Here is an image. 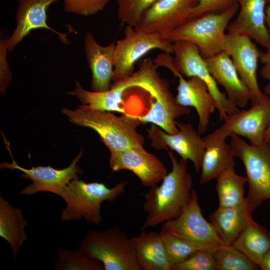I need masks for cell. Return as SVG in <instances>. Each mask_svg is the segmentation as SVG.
Masks as SVG:
<instances>
[{"label": "cell", "instance_id": "cell-33", "mask_svg": "<svg viewBox=\"0 0 270 270\" xmlns=\"http://www.w3.org/2000/svg\"><path fill=\"white\" fill-rule=\"evenodd\" d=\"M214 251L203 250L173 266L174 270H216Z\"/></svg>", "mask_w": 270, "mask_h": 270}, {"label": "cell", "instance_id": "cell-16", "mask_svg": "<svg viewBox=\"0 0 270 270\" xmlns=\"http://www.w3.org/2000/svg\"><path fill=\"white\" fill-rule=\"evenodd\" d=\"M60 0H18L16 26L6 43L8 51H12L24 38L34 30L44 28L55 33L65 44L70 42L68 37L52 28L47 22V13L50 6Z\"/></svg>", "mask_w": 270, "mask_h": 270}, {"label": "cell", "instance_id": "cell-4", "mask_svg": "<svg viewBox=\"0 0 270 270\" xmlns=\"http://www.w3.org/2000/svg\"><path fill=\"white\" fill-rule=\"evenodd\" d=\"M78 250L100 262L104 270H141L132 238L116 226L88 232Z\"/></svg>", "mask_w": 270, "mask_h": 270}, {"label": "cell", "instance_id": "cell-7", "mask_svg": "<svg viewBox=\"0 0 270 270\" xmlns=\"http://www.w3.org/2000/svg\"><path fill=\"white\" fill-rule=\"evenodd\" d=\"M156 49L173 54V43L160 34L144 32L134 27L126 26L124 38L115 43L112 80L114 82L131 75L135 64Z\"/></svg>", "mask_w": 270, "mask_h": 270}, {"label": "cell", "instance_id": "cell-8", "mask_svg": "<svg viewBox=\"0 0 270 270\" xmlns=\"http://www.w3.org/2000/svg\"><path fill=\"white\" fill-rule=\"evenodd\" d=\"M173 50L174 54L173 64L176 70L188 78L198 77L206 83L216 102L220 120L224 121L228 116L240 110L228 100L226 94L220 90L208 70L205 59L196 46L186 41H177L173 42Z\"/></svg>", "mask_w": 270, "mask_h": 270}, {"label": "cell", "instance_id": "cell-37", "mask_svg": "<svg viewBox=\"0 0 270 270\" xmlns=\"http://www.w3.org/2000/svg\"><path fill=\"white\" fill-rule=\"evenodd\" d=\"M266 22L270 34V6L266 9ZM264 52L262 50L260 60L262 64L260 71L262 76L265 80H270V48Z\"/></svg>", "mask_w": 270, "mask_h": 270}, {"label": "cell", "instance_id": "cell-21", "mask_svg": "<svg viewBox=\"0 0 270 270\" xmlns=\"http://www.w3.org/2000/svg\"><path fill=\"white\" fill-rule=\"evenodd\" d=\"M239 12L228 25V32L244 35L268 49L270 34L266 22V0H238Z\"/></svg>", "mask_w": 270, "mask_h": 270}, {"label": "cell", "instance_id": "cell-6", "mask_svg": "<svg viewBox=\"0 0 270 270\" xmlns=\"http://www.w3.org/2000/svg\"><path fill=\"white\" fill-rule=\"evenodd\" d=\"M239 9L238 4L224 12L190 18L168 38L172 42L186 41L196 46L204 59L223 50L225 30Z\"/></svg>", "mask_w": 270, "mask_h": 270}, {"label": "cell", "instance_id": "cell-1", "mask_svg": "<svg viewBox=\"0 0 270 270\" xmlns=\"http://www.w3.org/2000/svg\"><path fill=\"white\" fill-rule=\"evenodd\" d=\"M168 154L171 171L160 185L150 188L144 196L142 208L146 216L142 228L144 230L178 217L190 198L192 180L187 161L182 158L178 161L172 150Z\"/></svg>", "mask_w": 270, "mask_h": 270}, {"label": "cell", "instance_id": "cell-10", "mask_svg": "<svg viewBox=\"0 0 270 270\" xmlns=\"http://www.w3.org/2000/svg\"><path fill=\"white\" fill-rule=\"evenodd\" d=\"M12 162H4L0 163V168L17 170L22 172L20 176L28 178L32 183L26 186L20 192L22 194L32 195L40 192H50L60 196L65 186L72 180L79 178L78 175L84 172L78 163L81 158L83 152L81 150L68 167L60 170L56 169L50 166H37L26 168L20 166L13 159L9 146H6Z\"/></svg>", "mask_w": 270, "mask_h": 270}, {"label": "cell", "instance_id": "cell-25", "mask_svg": "<svg viewBox=\"0 0 270 270\" xmlns=\"http://www.w3.org/2000/svg\"><path fill=\"white\" fill-rule=\"evenodd\" d=\"M141 270H174L166 256L160 232H144L132 238Z\"/></svg>", "mask_w": 270, "mask_h": 270}, {"label": "cell", "instance_id": "cell-11", "mask_svg": "<svg viewBox=\"0 0 270 270\" xmlns=\"http://www.w3.org/2000/svg\"><path fill=\"white\" fill-rule=\"evenodd\" d=\"M222 50L231 58L236 70L250 94V102L254 104L268 96L260 90L258 82V61L262 50L247 36L234 33L226 34Z\"/></svg>", "mask_w": 270, "mask_h": 270}, {"label": "cell", "instance_id": "cell-34", "mask_svg": "<svg viewBox=\"0 0 270 270\" xmlns=\"http://www.w3.org/2000/svg\"><path fill=\"white\" fill-rule=\"evenodd\" d=\"M64 0V8L66 12L87 16L102 10L110 0Z\"/></svg>", "mask_w": 270, "mask_h": 270}, {"label": "cell", "instance_id": "cell-26", "mask_svg": "<svg viewBox=\"0 0 270 270\" xmlns=\"http://www.w3.org/2000/svg\"><path fill=\"white\" fill-rule=\"evenodd\" d=\"M28 221L22 216V210L10 205L0 196V237L10 246L16 258L20 248L28 239L25 227Z\"/></svg>", "mask_w": 270, "mask_h": 270}, {"label": "cell", "instance_id": "cell-24", "mask_svg": "<svg viewBox=\"0 0 270 270\" xmlns=\"http://www.w3.org/2000/svg\"><path fill=\"white\" fill-rule=\"evenodd\" d=\"M246 198L240 204L218 207L209 217L216 234L226 246L233 244L252 217Z\"/></svg>", "mask_w": 270, "mask_h": 270}, {"label": "cell", "instance_id": "cell-29", "mask_svg": "<svg viewBox=\"0 0 270 270\" xmlns=\"http://www.w3.org/2000/svg\"><path fill=\"white\" fill-rule=\"evenodd\" d=\"M160 232L166 256L172 268L174 266L184 262L199 250H216L200 246L192 242L172 236L161 230Z\"/></svg>", "mask_w": 270, "mask_h": 270}, {"label": "cell", "instance_id": "cell-35", "mask_svg": "<svg viewBox=\"0 0 270 270\" xmlns=\"http://www.w3.org/2000/svg\"><path fill=\"white\" fill-rule=\"evenodd\" d=\"M237 4L238 0H198L191 12L190 18L206 14L222 13Z\"/></svg>", "mask_w": 270, "mask_h": 270}, {"label": "cell", "instance_id": "cell-18", "mask_svg": "<svg viewBox=\"0 0 270 270\" xmlns=\"http://www.w3.org/2000/svg\"><path fill=\"white\" fill-rule=\"evenodd\" d=\"M230 136V134L222 125L204 137L205 150L200 168V184L216 179L227 170L234 168L236 157L230 144L226 142Z\"/></svg>", "mask_w": 270, "mask_h": 270}, {"label": "cell", "instance_id": "cell-32", "mask_svg": "<svg viewBox=\"0 0 270 270\" xmlns=\"http://www.w3.org/2000/svg\"><path fill=\"white\" fill-rule=\"evenodd\" d=\"M158 0H116L118 16L126 26L135 27L144 14Z\"/></svg>", "mask_w": 270, "mask_h": 270}, {"label": "cell", "instance_id": "cell-23", "mask_svg": "<svg viewBox=\"0 0 270 270\" xmlns=\"http://www.w3.org/2000/svg\"><path fill=\"white\" fill-rule=\"evenodd\" d=\"M84 51L92 73V91L104 92L110 88L114 63L115 42L102 46L96 41L90 32L84 38Z\"/></svg>", "mask_w": 270, "mask_h": 270}, {"label": "cell", "instance_id": "cell-36", "mask_svg": "<svg viewBox=\"0 0 270 270\" xmlns=\"http://www.w3.org/2000/svg\"><path fill=\"white\" fill-rule=\"evenodd\" d=\"M7 38L0 41V91L4 94L12 78V74L7 60Z\"/></svg>", "mask_w": 270, "mask_h": 270}, {"label": "cell", "instance_id": "cell-14", "mask_svg": "<svg viewBox=\"0 0 270 270\" xmlns=\"http://www.w3.org/2000/svg\"><path fill=\"white\" fill-rule=\"evenodd\" d=\"M109 164L114 172L126 170L132 172L142 185L149 188L158 184L168 174L161 161L143 146L110 152Z\"/></svg>", "mask_w": 270, "mask_h": 270}, {"label": "cell", "instance_id": "cell-20", "mask_svg": "<svg viewBox=\"0 0 270 270\" xmlns=\"http://www.w3.org/2000/svg\"><path fill=\"white\" fill-rule=\"evenodd\" d=\"M152 100L147 113L139 118L141 123H151L166 132L173 134L178 130L176 120L180 116L188 114L189 108L177 104L170 90L168 82L163 80L150 95Z\"/></svg>", "mask_w": 270, "mask_h": 270}, {"label": "cell", "instance_id": "cell-9", "mask_svg": "<svg viewBox=\"0 0 270 270\" xmlns=\"http://www.w3.org/2000/svg\"><path fill=\"white\" fill-rule=\"evenodd\" d=\"M161 230L210 248L216 249L226 246L210 222L204 217L198 194L194 190L180 214L162 223Z\"/></svg>", "mask_w": 270, "mask_h": 270}, {"label": "cell", "instance_id": "cell-3", "mask_svg": "<svg viewBox=\"0 0 270 270\" xmlns=\"http://www.w3.org/2000/svg\"><path fill=\"white\" fill-rule=\"evenodd\" d=\"M75 178L64 188L60 196L66 206L62 210V221L79 220L99 225L102 222L100 206L102 202L114 201L124 191L126 182H120L110 188L98 182H86Z\"/></svg>", "mask_w": 270, "mask_h": 270}, {"label": "cell", "instance_id": "cell-30", "mask_svg": "<svg viewBox=\"0 0 270 270\" xmlns=\"http://www.w3.org/2000/svg\"><path fill=\"white\" fill-rule=\"evenodd\" d=\"M56 270H104L102 264L80 250L60 248L54 265Z\"/></svg>", "mask_w": 270, "mask_h": 270}, {"label": "cell", "instance_id": "cell-19", "mask_svg": "<svg viewBox=\"0 0 270 270\" xmlns=\"http://www.w3.org/2000/svg\"><path fill=\"white\" fill-rule=\"evenodd\" d=\"M172 74L178 78L176 100L180 106L192 107L198 116V131L200 134L206 132L210 115L216 109V103L206 83L196 76L186 80L176 70Z\"/></svg>", "mask_w": 270, "mask_h": 270}, {"label": "cell", "instance_id": "cell-13", "mask_svg": "<svg viewBox=\"0 0 270 270\" xmlns=\"http://www.w3.org/2000/svg\"><path fill=\"white\" fill-rule=\"evenodd\" d=\"M198 0H158L142 16L134 28L168 38L189 19Z\"/></svg>", "mask_w": 270, "mask_h": 270}, {"label": "cell", "instance_id": "cell-2", "mask_svg": "<svg viewBox=\"0 0 270 270\" xmlns=\"http://www.w3.org/2000/svg\"><path fill=\"white\" fill-rule=\"evenodd\" d=\"M62 112L73 124L90 128L99 135L110 152L143 146L144 138L137 128L142 124L136 118L110 112L92 110L82 104L74 110L63 108Z\"/></svg>", "mask_w": 270, "mask_h": 270}, {"label": "cell", "instance_id": "cell-31", "mask_svg": "<svg viewBox=\"0 0 270 270\" xmlns=\"http://www.w3.org/2000/svg\"><path fill=\"white\" fill-rule=\"evenodd\" d=\"M216 270H256L259 266L232 246H224L214 251Z\"/></svg>", "mask_w": 270, "mask_h": 270}, {"label": "cell", "instance_id": "cell-17", "mask_svg": "<svg viewBox=\"0 0 270 270\" xmlns=\"http://www.w3.org/2000/svg\"><path fill=\"white\" fill-rule=\"evenodd\" d=\"M224 122L222 126L230 136L244 137L252 145L260 144L270 124V97L228 116Z\"/></svg>", "mask_w": 270, "mask_h": 270}, {"label": "cell", "instance_id": "cell-40", "mask_svg": "<svg viewBox=\"0 0 270 270\" xmlns=\"http://www.w3.org/2000/svg\"><path fill=\"white\" fill-rule=\"evenodd\" d=\"M266 4L270 6V0H266Z\"/></svg>", "mask_w": 270, "mask_h": 270}, {"label": "cell", "instance_id": "cell-27", "mask_svg": "<svg viewBox=\"0 0 270 270\" xmlns=\"http://www.w3.org/2000/svg\"><path fill=\"white\" fill-rule=\"evenodd\" d=\"M232 246L259 266L270 249V232L252 218Z\"/></svg>", "mask_w": 270, "mask_h": 270}, {"label": "cell", "instance_id": "cell-5", "mask_svg": "<svg viewBox=\"0 0 270 270\" xmlns=\"http://www.w3.org/2000/svg\"><path fill=\"white\" fill-rule=\"evenodd\" d=\"M230 137L234 156L246 170L248 184L246 198L253 212L264 201L270 200V140L252 145L236 135Z\"/></svg>", "mask_w": 270, "mask_h": 270}, {"label": "cell", "instance_id": "cell-22", "mask_svg": "<svg viewBox=\"0 0 270 270\" xmlns=\"http://www.w3.org/2000/svg\"><path fill=\"white\" fill-rule=\"evenodd\" d=\"M205 60L210 74L224 88L228 100L238 108L246 107L250 100V94L228 54L222 50Z\"/></svg>", "mask_w": 270, "mask_h": 270}, {"label": "cell", "instance_id": "cell-15", "mask_svg": "<svg viewBox=\"0 0 270 270\" xmlns=\"http://www.w3.org/2000/svg\"><path fill=\"white\" fill-rule=\"evenodd\" d=\"M144 77V72L139 68L136 72L127 78L114 82L106 91H88L84 89L79 82H76V88L67 94L76 97L88 108L126 114L124 95L131 88L139 87Z\"/></svg>", "mask_w": 270, "mask_h": 270}, {"label": "cell", "instance_id": "cell-28", "mask_svg": "<svg viewBox=\"0 0 270 270\" xmlns=\"http://www.w3.org/2000/svg\"><path fill=\"white\" fill-rule=\"evenodd\" d=\"M216 189L218 200V207L238 206L244 202L246 176L237 174L234 168L225 170L216 178Z\"/></svg>", "mask_w": 270, "mask_h": 270}, {"label": "cell", "instance_id": "cell-12", "mask_svg": "<svg viewBox=\"0 0 270 270\" xmlns=\"http://www.w3.org/2000/svg\"><path fill=\"white\" fill-rule=\"evenodd\" d=\"M178 130L170 134L159 126L151 124L148 129V138L152 146L156 150L170 149L188 162L190 160L196 172L200 170L205 142L204 138L190 123L178 122Z\"/></svg>", "mask_w": 270, "mask_h": 270}, {"label": "cell", "instance_id": "cell-38", "mask_svg": "<svg viewBox=\"0 0 270 270\" xmlns=\"http://www.w3.org/2000/svg\"><path fill=\"white\" fill-rule=\"evenodd\" d=\"M259 268L262 270H270V249L262 258Z\"/></svg>", "mask_w": 270, "mask_h": 270}, {"label": "cell", "instance_id": "cell-39", "mask_svg": "<svg viewBox=\"0 0 270 270\" xmlns=\"http://www.w3.org/2000/svg\"><path fill=\"white\" fill-rule=\"evenodd\" d=\"M264 92L266 95L268 96H270V82L264 86ZM264 140H270V124L266 132Z\"/></svg>", "mask_w": 270, "mask_h": 270}]
</instances>
